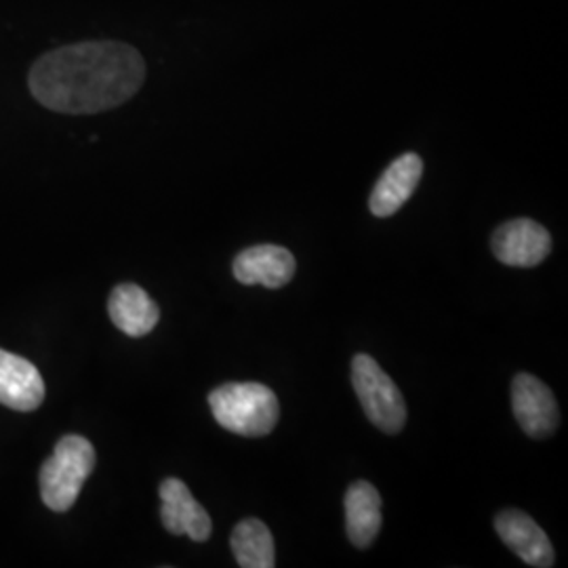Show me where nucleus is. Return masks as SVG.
I'll return each instance as SVG.
<instances>
[{
    "mask_svg": "<svg viewBox=\"0 0 568 568\" xmlns=\"http://www.w3.org/2000/svg\"><path fill=\"white\" fill-rule=\"evenodd\" d=\"M145 79L140 51L122 42H81L42 55L30 70V91L61 114H98L129 102Z\"/></svg>",
    "mask_w": 568,
    "mask_h": 568,
    "instance_id": "obj_1",
    "label": "nucleus"
},
{
    "mask_svg": "<svg viewBox=\"0 0 568 568\" xmlns=\"http://www.w3.org/2000/svg\"><path fill=\"white\" fill-rule=\"evenodd\" d=\"M209 406L220 426L244 438L267 436L281 417L276 394L257 382L215 387L209 394Z\"/></svg>",
    "mask_w": 568,
    "mask_h": 568,
    "instance_id": "obj_2",
    "label": "nucleus"
},
{
    "mask_svg": "<svg viewBox=\"0 0 568 568\" xmlns=\"http://www.w3.org/2000/svg\"><path fill=\"white\" fill-rule=\"evenodd\" d=\"M95 448L82 436H63L41 467V497L53 511H68L77 504L87 478L95 467Z\"/></svg>",
    "mask_w": 568,
    "mask_h": 568,
    "instance_id": "obj_3",
    "label": "nucleus"
},
{
    "mask_svg": "<svg viewBox=\"0 0 568 568\" xmlns=\"http://www.w3.org/2000/svg\"><path fill=\"white\" fill-rule=\"evenodd\" d=\"M352 386L373 426L386 434H398L405 427V398L394 379L368 354L354 356Z\"/></svg>",
    "mask_w": 568,
    "mask_h": 568,
    "instance_id": "obj_4",
    "label": "nucleus"
},
{
    "mask_svg": "<svg viewBox=\"0 0 568 568\" xmlns=\"http://www.w3.org/2000/svg\"><path fill=\"white\" fill-rule=\"evenodd\" d=\"M511 408L523 432L535 440L548 438L560 426V408L551 389L530 373L514 377Z\"/></svg>",
    "mask_w": 568,
    "mask_h": 568,
    "instance_id": "obj_5",
    "label": "nucleus"
},
{
    "mask_svg": "<svg viewBox=\"0 0 568 568\" xmlns=\"http://www.w3.org/2000/svg\"><path fill=\"white\" fill-rule=\"evenodd\" d=\"M490 248L501 264L535 267L546 262L551 251V236L544 225L523 217L499 225L490 239Z\"/></svg>",
    "mask_w": 568,
    "mask_h": 568,
    "instance_id": "obj_6",
    "label": "nucleus"
},
{
    "mask_svg": "<svg viewBox=\"0 0 568 568\" xmlns=\"http://www.w3.org/2000/svg\"><path fill=\"white\" fill-rule=\"evenodd\" d=\"M161 520L164 528L180 537L185 535L196 544H203L211 537L213 523L206 509L194 499L190 488L180 478H166L161 485Z\"/></svg>",
    "mask_w": 568,
    "mask_h": 568,
    "instance_id": "obj_7",
    "label": "nucleus"
},
{
    "mask_svg": "<svg viewBox=\"0 0 568 568\" xmlns=\"http://www.w3.org/2000/svg\"><path fill=\"white\" fill-rule=\"evenodd\" d=\"M295 257L278 244H257L241 251L234 260L232 272L241 284H262L267 288H283L295 276Z\"/></svg>",
    "mask_w": 568,
    "mask_h": 568,
    "instance_id": "obj_8",
    "label": "nucleus"
},
{
    "mask_svg": "<svg viewBox=\"0 0 568 568\" xmlns=\"http://www.w3.org/2000/svg\"><path fill=\"white\" fill-rule=\"evenodd\" d=\"M501 541L528 567H554L556 554L546 530L520 509H504L495 518Z\"/></svg>",
    "mask_w": 568,
    "mask_h": 568,
    "instance_id": "obj_9",
    "label": "nucleus"
},
{
    "mask_svg": "<svg viewBox=\"0 0 568 568\" xmlns=\"http://www.w3.org/2000/svg\"><path fill=\"white\" fill-rule=\"evenodd\" d=\"M422 175H424V161L417 154L406 152L400 159H396L387 166L371 192V199H368L371 213L375 217H392L394 213H398L417 190Z\"/></svg>",
    "mask_w": 568,
    "mask_h": 568,
    "instance_id": "obj_10",
    "label": "nucleus"
},
{
    "mask_svg": "<svg viewBox=\"0 0 568 568\" xmlns=\"http://www.w3.org/2000/svg\"><path fill=\"white\" fill-rule=\"evenodd\" d=\"M44 400V382L30 361L0 349V405L13 410H34Z\"/></svg>",
    "mask_w": 568,
    "mask_h": 568,
    "instance_id": "obj_11",
    "label": "nucleus"
},
{
    "mask_svg": "<svg viewBox=\"0 0 568 568\" xmlns=\"http://www.w3.org/2000/svg\"><path fill=\"white\" fill-rule=\"evenodd\" d=\"M345 530L354 548L366 549L382 530V495L366 480H356L345 490Z\"/></svg>",
    "mask_w": 568,
    "mask_h": 568,
    "instance_id": "obj_12",
    "label": "nucleus"
},
{
    "mask_svg": "<svg viewBox=\"0 0 568 568\" xmlns=\"http://www.w3.org/2000/svg\"><path fill=\"white\" fill-rule=\"evenodd\" d=\"M114 326L129 337H145L161 318L156 302L138 284H119L108 302Z\"/></svg>",
    "mask_w": 568,
    "mask_h": 568,
    "instance_id": "obj_13",
    "label": "nucleus"
},
{
    "mask_svg": "<svg viewBox=\"0 0 568 568\" xmlns=\"http://www.w3.org/2000/svg\"><path fill=\"white\" fill-rule=\"evenodd\" d=\"M230 546H232L239 567H276L274 537H272L270 528L265 527V523L257 518H246L243 523H239L232 530Z\"/></svg>",
    "mask_w": 568,
    "mask_h": 568,
    "instance_id": "obj_14",
    "label": "nucleus"
}]
</instances>
